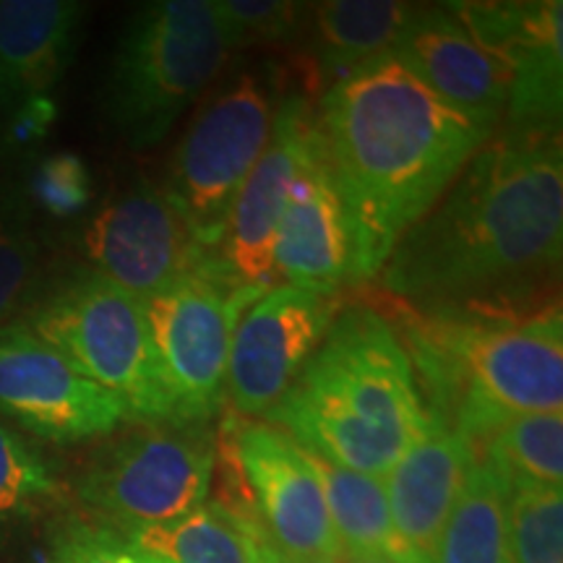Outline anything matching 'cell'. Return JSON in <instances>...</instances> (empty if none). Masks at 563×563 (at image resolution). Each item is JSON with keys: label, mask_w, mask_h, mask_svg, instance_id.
<instances>
[{"label": "cell", "mask_w": 563, "mask_h": 563, "mask_svg": "<svg viewBox=\"0 0 563 563\" xmlns=\"http://www.w3.org/2000/svg\"><path fill=\"white\" fill-rule=\"evenodd\" d=\"M509 563H563V493L525 485L506 493Z\"/></svg>", "instance_id": "484cf974"}, {"label": "cell", "mask_w": 563, "mask_h": 563, "mask_svg": "<svg viewBox=\"0 0 563 563\" xmlns=\"http://www.w3.org/2000/svg\"><path fill=\"white\" fill-rule=\"evenodd\" d=\"M42 279V251L30 211L16 196H0V323L32 306Z\"/></svg>", "instance_id": "4316f807"}, {"label": "cell", "mask_w": 563, "mask_h": 563, "mask_svg": "<svg viewBox=\"0 0 563 563\" xmlns=\"http://www.w3.org/2000/svg\"><path fill=\"white\" fill-rule=\"evenodd\" d=\"M211 13L228 47L235 51L290 40L302 19V5L287 0H214Z\"/></svg>", "instance_id": "83f0119b"}, {"label": "cell", "mask_w": 563, "mask_h": 563, "mask_svg": "<svg viewBox=\"0 0 563 563\" xmlns=\"http://www.w3.org/2000/svg\"><path fill=\"white\" fill-rule=\"evenodd\" d=\"M399 321L422 405L470 449L517 415L563 412V321L555 300L540 308L527 298L405 306Z\"/></svg>", "instance_id": "3957f363"}, {"label": "cell", "mask_w": 563, "mask_h": 563, "mask_svg": "<svg viewBox=\"0 0 563 563\" xmlns=\"http://www.w3.org/2000/svg\"><path fill=\"white\" fill-rule=\"evenodd\" d=\"M51 563H146V555L108 525L68 519L53 534Z\"/></svg>", "instance_id": "f1b7e54d"}, {"label": "cell", "mask_w": 563, "mask_h": 563, "mask_svg": "<svg viewBox=\"0 0 563 563\" xmlns=\"http://www.w3.org/2000/svg\"><path fill=\"white\" fill-rule=\"evenodd\" d=\"M316 121L350 224L352 285L378 277L405 232L493 139L391 53L327 87Z\"/></svg>", "instance_id": "7a4b0ae2"}, {"label": "cell", "mask_w": 563, "mask_h": 563, "mask_svg": "<svg viewBox=\"0 0 563 563\" xmlns=\"http://www.w3.org/2000/svg\"><path fill=\"white\" fill-rule=\"evenodd\" d=\"M340 313L334 295L295 287L264 292L238 321L228 363V391L235 415L262 418L285 397Z\"/></svg>", "instance_id": "4fadbf2b"}, {"label": "cell", "mask_w": 563, "mask_h": 563, "mask_svg": "<svg viewBox=\"0 0 563 563\" xmlns=\"http://www.w3.org/2000/svg\"><path fill=\"white\" fill-rule=\"evenodd\" d=\"M415 5L394 0H329L311 13V68L316 81H340L365 63L391 53Z\"/></svg>", "instance_id": "ffe728a7"}, {"label": "cell", "mask_w": 563, "mask_h": 563, "mask_svg": "<svg viewBox=\"0 0 563 563\" xmlns=\"http://www.w3.org/2000/svg\"><path fill=\"white\" fill-rule=\"evenodd\" d=\"M0 415L55 443L100 439L131 422L115 394L81 376L19 319L0 323Z\"/></svg>", "instance_id": "8fae6325"}, {"label": "cell", "mask_w": 563, "mask_h": 563, "mask_svg": "<svg viewBox=\"0 0 563 563\" xmlns=\"http://www.w3.org/2000/svg\"><path fill=\"white\" fill-rule=\"evenodd\" d=\"M32 196L53 217L79 214L91 199V178L84 159L70 152L42 159L32 175Z\"/></svg>", "instance_id": "f546056e"}, {"label": "cell", "mask_w": 563, "mask_h": 563, "mask_svg": "<svg viewBox=\"0 0 563 563\" xmlns=\"http://www.w3.org/2000/svg\"><path fill=\"white\" fill-rule=\"evenodd\" d=\"M449 11L485 51L511 70L506 129L555 133L563 102V5L553 3H452Z\"/></svg>", "instance_id": "5bb4252c"}, {"label": "cell", "mask_w": 563, "mask_h": 563, "mask_svg": "<svg viewBox=\"0 0 563 563\" xmlns=\"http://www.w3.org/2000/svg\"><path fill=\"white\" fill-rule=\"evenodd\" d=\"M214 454L207 422H133L91 454L79 496L118 532L167 525L207 504Z\"/></svg>", "instance_id": "ba28073f"}, {"label": "cell", "mask_w": 563, "mask_h": 563, "mask_svg": "<svg viewBox=\"0 0 563 563\" xmlns=\"http://www.w3.org/2000/svg\"><path fill=\"white\" fill-rule=\"evenodd\" d=\"M561 133L504 131L464 165L378 272L412 308L527 298L561 264Z\"/></svg>", "instance_id": "6da1fadb"}, {"label": "cell", "mask_w": 563, "mask_h": 563, "mask_svg": "<svg viewBox=\"0 0 563 563\" xmlns=\"http://www.w3.org/2000/svg\"><path fill=\"white\" fill-rule=\"evenodd\" d=\"M473 462L470 443L441 418L428 415L426 431L389 470V481H384L394 563H433L441 530Z\"/></svg>", "instance_id": "e0dca14e"}, {"label": "cell", "mask_w": 563, "mask_h": 563, "mask_svg": "<svg viewBox=\"0 0 563 563\" xmlns=\"http://www.w3.org/2000/svg\"><path fill=\"white\" fill-rule=\"evenodd\" d=\"M228 55L209 0L141 5L118 40L104 89L108 115L125 144H159L217 79Z\"/></svg>", "instance_id": "5b68a950"}, {"label": "cell", "mask_w": 563, "mask_h": 563, "mask_svg": "<svg viewBox=\"0 0 563 563\" xmlns=\"http://www.w3.org/2000/svg\"><path fill=\"white\" fill-rule=\"evenodd\" d=\"M262 295L264 290L238 279L217 251L144 302L154 355L178 422H209L222 410L232 336L243 311Z\"/></svg>", "instance_id": "9c48e42d"}, {"label": "cell", "mask_w": 563, "mask_h": 563, "mask_svg": "<svg viewBox=\"0 0 563 563\" xmlns=\"http://www.w3.org/2000/svg\"><path fill=\"white\" fill-rule=\"evenodd\" d=\"M473 456L504 485L506 493L525 485L561 488L563 412L517 415L473 449Z\"/></svg>", "instance_id": "7402d4cb"}, {"label": "cell", "mask_w": 563, "mask_h": 563, "mask_svg": "<svg viewBox=\"0 0 563 563\" xmlns=\"http://www.w3.org/2000/svg\"><path fill=\"white\" fill-rule=\"evenodd\" d=\"M340 561L342 563H394L386 559V555H378V553H342Z\"/></svg>", "instance_id": "4dcf8cb0"}, {"label": "cell", "mask_w": 563, "mask_h": 563, "mask_svg": "<svg viewBox=\"0 0 563 563\" xmlns=\"http://www.w3.org/2000/svg\"><path fill=\"white\" fill-rule=\"evenodd\" d=\"M84 5L0 0V108L45 100L76 51Z\"/></svg>", "instance_id": "d6986e66"}, {"label": "cell", "mask_w": 563, "mask_h": 563, "mask_svg": "<svg viewBox=\"0 0 563 563\" xmlns=\"http://www.w3.org/2000/svg\"><path fill=\"white\" fill-rule=\"evenodd\" d=\"M274 272L295 290L334 295L352 274V241L327 154H313L295 180L274 235Z\"/></svg>", "instance_id": "ac0fdd59"}, {"label": "cell", "mask_w": 563, "mask_h": 563, "mask_svg": "<svg viewBox=\"0 0 563 563\" xmlns=\"http://www.w3.org/2000/svg\"><path fill=\"white\" fill-rule=\"evenodd\" d=\"M282 563H342L340 559H329V555H321V559H306V561H282Z\"/></svg>", "instance_id": "1f68e13d"}, {"label": "cell", "mask_w": 563, "mask_h": 563, "mask_svg": "<svg viewBox=\"0 0 563 563\" xmlns=\"http://www.w3.org/2000/svg\"><path fill=\"white\" fill-rule=\"evenodd\" d=\"M264 563H282V555L274 551V548H269V551L264 553Z\"/></svg>", "instance_id": "d6a6232c"}, {"label": "cell", "mask_w": 563, "mask_h": 563, "mask_svg": "<svg viewBox=\"0 0 563 563\" xmlns=\"http://www.w3.org/2000/svg\"><path fill=\"white\" fill-rule=\"evenodd\" d=\"M391 55L443 102L496 131L506 110L511 70L485 51L449 5H415Z\"/></svg>", "instance_id": "2e32d148"}, {"label": "cell", "mask_w": 563, "mask_h": 563, "mask_svg": "<svg viewBox=\"0 0 563 563\" xmlns=\"http://www.w3.org/2000/svg\"><path fill=\"white\" fill-rule=\"evenodd\" d=\"M84 251L104 279L146 302L207 262L183 217L150 183L104 203L84 232Z\"/></svg>", "instance_id": "7c38bea8"}, {"label": "cell", "mask_w": 563, "mask_h": 563, "mask_svg": "<svg viewBox=\"0 0 563 563\" xmlns=\"http://www.w3.org/2000/svg\"><path fill=\"white\" fill-rule=\"evenodd\" d=\"M321 150V131L308 97L292 95L274 110L272 133L262 157L232 203L220 256L245 285L269 290L274 272V235L285 214L295 180Z\"/></svg>", "instance_id": "9a60e30c"}, {"label": "cell", "mask_w": 563, "mask_h": 563, "mask_svg": "<svg viewBox=\"0 0 563 563\" xmlns=\"http://www.w3.org/2000/svg\"><path fill=\"white\" fill-rule=\"evenodd\" d=\"M306 454L321 483L342 553H378L391 561L394 530L384 477L340 467L313 452Z\"/></svg>", "instance_id": "603a6c76"}, {"label": "cell", "mask_w": 563, "mask_h": 563, "mask_svg": "<svg viewBox=\"0 0 563 563\" xmlns=\"http://www.w3.org/2000/svg\"><path fill=\"white\" fill-rule=\"evenodd\" d=\"M272 121L269 87L258 76H241L207 100L183 133L162 194L203 251L222 249L232 203L262 157Z\"/></svg>", "instance_id": "30bf717a"}, {"label": "cell", "mask_w": 563, "mask_h": 563, "mask_svg": "<svg viewBox=\"0 0 563 563\" xmlns=\"http://www.w3.org/2000/svg\"><path fill=\"white\" fill-rule=\"evenodd\" d=\"M433 563H509L506 488L481 462L470 467L441 530Z\"/></svg>", "instance_id": "cb8c5ba5"}, {"label": "cell", "mask_w": 563, "mask_h": 563, "mask_svg": "<svg viewBox=\"0 0 563 563\" xmlns=\"http://www.w3.org/2000/svg\"><path fill=\"white\" fill-rule=\"evenodd\" d=\"M34 334L81 376L115 394L131 422H178L162 382L144 302L97 272H81L34 302Z\"/></svg>", "instance_id": "8992f818"}, {"label": "cell", "mask_w": 563, "mask_h": 563, "mask_svg": "<svg viewBox=\"0 0 563 563\" xmlns=\"http://www.w3.org/2000/svg\"><path fill=\"white\" fill-rule=\"evenodd\" d=\"M264 418L306 452L376 477L389 475L428 426L402 336L365 306L336 313Z\"/></svg>", "instance_id": "277c9868"}, {"label": "cell", "mask_w": 563, "mask_h": 563, "mask_svg": "<svg viewBox=\"0 0 563 563\" xmlns=\"http://www.w3.org/2000/svg\"><path fill=\"white\" fill-rule=\"evenodd\" d=\"M63 496L51 462L24 435L0 422V532L30 522Z\"/></svg>", "instance_id": "d4e9b609"}, {"label": "cell", "mask_w": 563, "mask_h": 563, "mask_svg": "<svg viewBox=\"0 0 563 563\" xmlns=\"http://www.w3.org/2000/svg\"><path fill=\"white\" fill-rule=\"evenodd\" d=\"M131 543L165 555L173 563H264L272 543L220 504H201L167 525L123 532Z\"/></svg>", "instance_id": "44dd1931"}, {"label": "cell", "mask_w": 563, "mask_h": 563, "mask_svg": "<svg viewBox=\"0 0 563 563\" xmlns=\"http://www.w3.org/2000/svg\"><path fill=\"white\" fill-rule=\"evenodd\" d=\"M214 473V504L262 530L282 561L342 555L313 464L279 428L230 412L217 433Z\"/></svg>", "instance_id": "52a82bcc"}]
</instances>
